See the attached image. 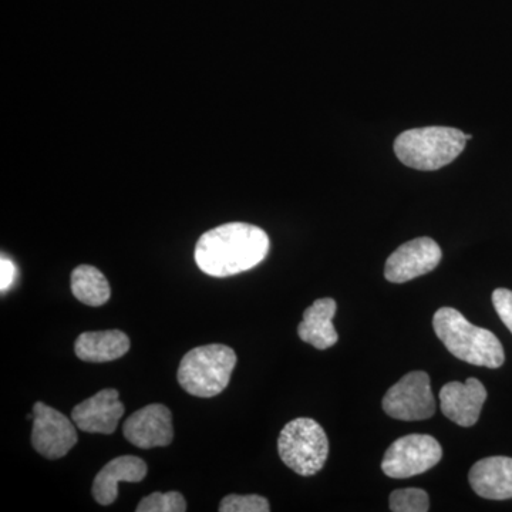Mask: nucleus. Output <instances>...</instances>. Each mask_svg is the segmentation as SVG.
<instances>
[{"instance_id":"nucleus-6","label":"nucleus","mask_w":512,"mask_h":512,"mask_svg":"<svg viewBox=\"0 0 512 512\" xmlns=\"http://www.w3.org/2000/svg\"><path fill=\"white\" fill-rule=\"evenodd\" d=\"M443 448L439 441L427 434H409L394 441L387 448L382 470L387 477L410 478L426 473L440 463Z\"/></svg>"},{"instance_id":"nucleus-4","label":"nucleus","mask_w":512,"mask_h":512,"mask_svg":"<svg viewBox=\"0 0 512 512\" xmlns=\"http://www.w3.org/2000/svg\"><path fill=\"white\" fill-rule=\"evenodd\" d=\"M237 366V353L225 345H205L190 350L178 367V382L195 397L218 396L227 389Z\"/></svg>"},{"instance_id":"nucleus-21","label":"nucleus","mask_w":512,"mask_h":512,"mask_svg":"<svg viewBox=\"0 0 512 512\" xmlns=\"http://www.w3.org/2000/svg\"><path fill=\"white\" fill-rule=\"evenodd\" d=\"M493 305L504 325L512 333V291L500 288L493 293Z\"/></svg>"},{"instance_id":"nucleus-9","label":"nucleus","mask_w":512,"mask_h":512,"mask_svg":"<svg viewBox=\"0 0 512 512\" xmlns=\"http://www.w3.org/2000/svg\"><path fill=\"white\" fill-rule=\"evenodd\" d=\"M443 252L434 239L423 237L406 242L386 261L384 276L393 284H404L427 275L439 266Z\"/></svg>"},{"instance_id":"nucleus-16","label":"nucleus","mask_w":512,"mask_h":512,"mask_svg":"<svg viewBox=\"0 0 512 512\" xmlns=\"http://www.w3.org/2000/svg\"><path fill=\"white\" fill-rule=\"evenodd\" d=\"M130 339L121 330H100L84 332L74 343V352L83 362H113L127 355Z\"/></svg>"},{"instance_id":"nucleus-19","label":"nucleus","mask_w":512,"mask_h":512,"mask_svg":"<svg viewBox=\"0 0 512 512\" xmlns=\"http://www.w3.org/2000/svg\"><path fill=\"white\" fill-rule=\"evenodd\" d=\"M137 512H184L187 503L183 494L178 491L170 493H153L138 503Z\"/></svg>"},{"instance_id":"nucleus-15","label":"nucleus","mask_w":512,"mask_h":512,"mask_svg":"<svg viewBox=\"0 0 512 512\" xmlns=\"http://www.w3.org/2000/svg\"><path fill=\"white\" fill-rule=\"evenodd\" d=\"M338 305L332 298L318 299L303 312V320L298 328V335L313 348L325 350L332 348L339 340L338 332L333 326Z\"/></svg>"},{"instance_id":"nucleus-20","label":"nucleus","mask_w":512,"mask_h":512,"mask_svg":"<svg viewBox=\"0 0 512 512\" xmlns=\"http://www.w3.org/2000/svg\"><path fill=\"white\" fill-rule=\"evenodd\" d=\"M268 500L261 495L229 494L220 504V512H269Z\"/></svg>"},{"instance_id":"nucleus-13","label":"nucleus","mask_w":512,"mask_h":512,"mask_svg":"<svg viewBox=\"0 0 512 512\" xmlns=\"http://www.w3.org/2000/svg\"><path fill=\"white\" fill-rule=\"evenodd\" d=\"M146 461L136 456H121L109 461L94 478L93 497L100 505L117 500L120 483H140L147 476Z\"/></svg>"},{"instance_id":"nucleus-7","label":"nucleus","mask_w":512,"mask_h":512,"mask_svg":"<svg viewBox=\"0 0 512 512\" xmlns=\"http://www.w3.org/2000/svg\"><path fill=\"white\" fill-rule=\"evenodd\" d=\"M387 416L404 421L426 420L436 413L430 376L424 372L407 373L387 390L383 399Z\"/></svg>"},{"instance_id":"nucleus-12","label":"nucleus","mask_w":512,"mask_h":512,"mask_svg":"<svg viewBox=\"0 0 512 512\" xmlns=\"http://www.w3.org/2000/svg\"><path fill=\"white\" fill-rule=\"evenodd\" d=\"M124 404L116 389H104L90 399L77 404L72 410V420L77 429L86 433L113 434L124 414Z\"/></svg>"},{"instance_id":"nucleus-3","label":"nucleus","mask_w":512,"mask_h":512,"mask_svg":"<svg viewBox=\"0 0 512 512\" xmlns=\"http://www.w3.org/2000/svg\"><path fill=\"white\" fill-rule=\"evenodd\" d=\"M471 138L453 127L413 128L396 138L394 153L407 167L436 171L453 163Z\"/></svg>"},{"instance_id":"nucleus-11","label":"nucleus","mask_w":512,"mask_h":512,"mask_svg":"<svg viewBox=\"0 0 512 512\" xmlns=\"http://www.w3.org/2000/svg\"><path fill=\"white\" fill-rule=\"evenodd\" d=\"M485 400L487 390L474 377H470L466 383H447L440 390L441 412L461 427H471L477 423Z\"/></svg>"},{"instance_id":"nucleus-2","label":"nucleus","mask_w":512,"mask_h":512,"mask_svg":"<svg viewBox=\"0 0 512 512\" xmlns=\"http://www.w3.org/2000/svg\"><path fill=\"white\" fill-rule=\"evenodd\" d=\"M437 338L448 352L470 365L498 369L503 366V345L493 332L478 328L453 308H441L433 318Z\"/></svg>"},{"instance_id":"nucleus-1","label":"nucleus","mask_w":512,"mask_h":512,"mask_svg":"<svg viewBox=\"0 0 512 512\" xmlns=\"http://www.w3.org/2000/svg\"><path fill=\"white\" fill-rule=\"evenodd\" d=\"M268 234L245 222H229L198 239L195 262L204 274L228 278L261 264L268 255Z\"/></svg>"},{"instance_id":"nucleus-18","label":"nucleus","mask_w":512,"mask_h":512,"mask_svg":"<svg viewBox=\"0 0 512 512\" xmlns=\"http://www.w3.org/2000/svg\"><path fill=\"white\" fill-rule=\"evenodd\" d=\"M390 510L394 512H426L430 510L429 494L421 488H403L390 495Z\"/></svg>"},{"instance_id":"nucleus-5","label":"nucleus","mask_w":512,"mask_h":512,"mask_svg":"<svg viewBox=\"0 0 512 512\" xmlns=\"http://www.w3.org/2000/svg\"><path fill=\"white\" fill-rule=\"evenodd\" d=\"M278 453L293 473L315 476L328 460V436L318 421L306 417L292 420L279 434Z\"/></svg>"},{"instance_id":"nucleus-14","label":"nucleus","mask_w":512,"mask_h":512,"mask_svg":"<svg viewBox=\"0 0 512 512\" xmlns=\"http://www.w3.org/2000/svg\"><path fill=\"white\" fill-rule=\"evenodd\" d=\"M471 488L487 500L512 498V458L488 457L477 461L468 474Z\"/></svg>"},{"instance_id":"nucleus-8","label":"nucleus","mask_w":512,"mask_h":512,"mask_svg":"<svg viewBox=\"0 0 512 512\" xmlns=\"http://www.w3.org/2000/svg\"><path fill=\"white\" fill-rule=\"evenodd\" d=\"M32 446L40 456L59 460L77 444L76 424L45 403L33 406Z\"/></svg>"},{"instance_id":"nucleus-17","label":"nucleus","mask_w":512,"mask_h":512,"mask_svg":"<svg viewBox=\"0 0 512 512\" xmlns=\"http://www.w3.org/2000/svg\"><path fill=\"white\" fill-rule=\"evenodd\" d=\"M72 292L77 301L87 306H103L110 301L109 281L100 269L80 265L72 272Z\"/></svg>"},{"instance_id":"nucleus-10","label":"nucleus","mask_w":512,"mask_h":512,"mask_svg":"<svg viewBox=\"0 0 512 512\" xmlns=\"http://www.w3.org/2000/svg\"><path fill=\"white\" fill-rule=\"evenodd\" d=\"M123 434L128 443L143 450L170 446L174 439L173 414L164 404H148L128 417Z\"/></svg>"},{"instance_id":"nucleus-22","label":"nucleus","mask_w":512,"mask_h":512,"mask_svg":"<svg viewBox=\"0 0 512 512\" xmlns=\"http://www.w3.org/2000/svg\"><path fill=\"white\" fill-rule=\"evenodd\" d=\"M16 276V265L6 256L0 259V291L6 292L12 286Z\"/></svg>"}]
</instances>
